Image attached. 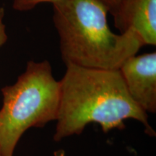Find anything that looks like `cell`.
Wrapping results in <instances>:
<instances>
[{"mask_svg":"<svg viewBox=\"0 0 156 156\" xmlns=\"http://www.w3.org/2000/svg\"><path fill=\"white\" fill-rule=\"evenodd\" d=\"M5 10L3 7H0V47L3 46L7 41L8 36L6 32V25L4 23Z\"/></svg>","mask_w":156,"mask_h":156,"instance_id":"ba28073f","label":"cell"},{"mask_svg":"<svg viewBox=\"0 0 156 156\" xmlns=\"http://www.w3.org/2000/svg\"><path fill=\"white\" fill-rule=\"evenodd\" d=\"M66 68L60 80L55 141L80 134L91 123L98 124L104 133L122 129L127 119L142 123L146 134L155 136L147 114L132 100L119 70L90 69L69 64Z\"/></svg>","mask_w":156,"mask_h":156,"instance_id":"6da1fadb","label":"cell"},{"mask_svg":"<svg viewBox=\"0 0 156 156\" xmlns=\"http://www.w3.org/2000/svg\"><path fill=\"white\" fill-rule=\"evenodd\" d=\"M54 155L55 156H65V153H64L63 150H59V151L55 152Z\"/></svg>","mask_w":156,"mask_h":156,"instance_id":"9c48e42d","label":"cell"},{"mask_svg":"<svg viewBox=\"0 0 156 156\" xmlns=\"http://www.w3.org/2000/svg\"><path fill=\"white\" fill-rule=\"evenodd\" d=\"M0 156H4V155L2 154V153L1 150H0Z\"/></svg>","mask_w":156,"mask_h":156,"instance_id":"30bf717a","label":"cell"},{"mask_svg":"<svg viewBox=\"0 0 156 156\" xmlns=\"http://www.w3.org/2000/svg\"><path fill=\"white\" fill-rule=\"evenodd\" d=\"M53 20L65 64L116 70L144 46L129 28L116 34L107 20L108 10L98 0H62L53 5Z\"/></svg>","mask_w":156,"mask_h":156,"instance_id":"7a4b0ae2","label":"cell"},{"mask_svg":"<svg viewBox=\"0 0 156 156\" xmlns=\"http://www.w3.org/2000/svg\"><path fill=\"white\" fill-rule=\"evenodd\" d=\"M129 94L146 113L156 112V52L130 56L119 67Z\"/></svg>","mask_w":156,"mask_h":156,"instance_id":"277c9868","label":"cell"},{"mask_svg":"<svg viewBox=\"0 0 156 156\" xmlns=\"http://www.w3.org/2000/svg\"><path fill=\"white\" fill-rule=\"evenodd\" d=\"M127 27L144 46L156 45V0H133L127 14Z\"/></svg>","mask_w":156,"mask_h":156,"instance_id":"5b68a950","label":"cell"},{"mask_svg":"<svg viewBox=\"0 0 156 156\" xmlns=\"http://www.w3.org/2000/svg\"><path fill=\"white\" fill-rule=\"evenodd\" d=\"M104 5L114 20L115 26L121 34L128 30L127 14L133 0H98Z\"/></svg>","mask_w":156,"mask_h":156,"instance_id":"8992f818","label":"cell"},{"mask_svg":"<svg viewBox=\"0 0 156 156\" xmlns=\"http://www.w3.org/2000/svg\"><path fill=\"white\" fill-rule=\"evenodd\" d=\"M1 92L0 150L4 156H13L27 130L57 120L61 84L54 77L49 62L29 61L17 81Z\"/></svg>","mask_w":156,"mask_h":156,"instance_id":"3957f363","label":"cell"},{"mask_svg":"<svg viewBox=\"0 0 156 156\" xmlns=\"http://www.w3.org/2000/svg\"><path fill=\"white\" fill-rule=\"evenodd\" d=\"M60 1L62 0H13L12 7L17 11L27 12L35 8L41 3L50 2L54 5Z\"/></svg>","mask_w":156,"mask_h":156,"instance_id":"52a82bcc","label":"cell"}]
</instances>
